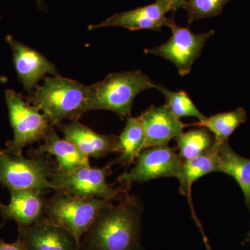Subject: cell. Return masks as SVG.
I'll list each match as a JSON object with an SVG mask.
<instances>
[{"label": "cell", "instance_id": "15", "mask_svg": "<svg viewBox=\"0 0 250 250\" xmlns=\"http://www.w3.org/2000/svg\"><path fill=\"white\" fill-rule=\"evenodd\" d=\"M9 205L0 202V214L4 220H14L18 228L30 226L44 217L45 201L42 192L34 189L10 190Z\"/></svg>", "mask_w": 250, "mask_h": 250}, {"label": "cell", "instance_id": "24", "mask_svg": "<svg viewBox=\"0 0 250 250\" xmlns=\"http://www.w3.org/2000/svg\"><path fill=\"white\" fill-rule=\"evenodd\" d=\"M0 250H25V249L18 239L12 243H6L2 240H0Z\"/></svg>", "mask_w": 250, "mask_h": 250}, {"label": "cell", "instance_id": "1", "mask_svg": "<svg viewBox=\"0 0 250 250\" xmlns=\"http://www.w3.org/2000/svg\"><path fill=\"white\" fill-rule=\"evenodd\" d=\"M141 208L136 197L104 207L82 237L80 250H139Z\"/></svg>", "mask_w": 250, "mask_h": 250}, {"label": "cell", "instance_id": "16", "mask_svg": "<svg viewBox=\"0 0 250 250\" xmlns=\"http://www.w3.org/2000/svg\"><path fill=\"white\" fill-rule=\"evenodd\" d=\"M218 146L214 142L209 149L206 150L200 155L190 160L184 161L182 170L177 177L180 184L179 191L182 195H186L188 197L192 217L195 219L197 226L200 229L207 248L209 247L208 241L192 207L191 188L192 184L196 182L197 179L211 172H218Z\"/></svg>", "mask_w": 250, "mask_h": 250}, {"label": "cell", "instance_id": "10", "mask_svg": "<svg viewBox=\"0 0 250 250\" xmlns=\"http://www.w3.org/2000/svg\"><path fill=\"white\" fill-rule=\"evenodd\" d=\"M169 11L172 10L168 0H156L152 4L113 15L100 24L90 25L88 29L117 27L132 31L141 29L160 31L164 26L168 27L174 18L166 16Z\"/></svg>", "mask_w": 250, "mask_h": 250}, {"label": "cell", "instance_id": "12", "mask_svg": "<svg viewBox=\"0 0 250 250\" xmlns=\"http://www.w3.org/2000/svg\"><path fill=\"white\" fill-rule=\"evenodd\" d=\"M18 240L25 250H80L74 237L45 218L18 228Z\"/></svg>", "mask_w": 250, "mask_h": 250}, {"label": "cell", "instance_id": "22", "mask_svg": "<svg viewBox=\"0 0 250 250\" xmlns=\"http://www.w3.org/2000/svg\"><path fill=\"white\" fill-rule=\"evenodd\" d=\"M154 88L165 96L166 106L179 119L186 117H192L197 118L199 121H202L207 118L199 111L186 92L171 91L162 85L156 84Z\"/></svg>", "mask_w": 250, "mask_h": 250}, {"label": "cell", "instance_id": "26", "mask_svg": "<svg viewBox=\"0 0 250 250\" xmlns=\"http://www.w3.org/2000/svg\"><path fill=\"white\" fill-rule=\"evenodd\" d=\"M36 1L37 2L39 9L46 11L47 7H46L45 0H36Z\"/></svg>", "mask_w": 250, "mask_h": 250}, {"label": "cell", "instance_id": "23", "mask_svg": "<svg viewBox=\"0 0 250 250\" xmlns=\"http://www.w3.org/2000/svg\"><path fill=\"white\" fill-rule=\"evenodd\" d=\"M229 0H188L185 9L188 12V22L203 18L217 16L223 12Z\"/></svg>", "mask_w": 250, "mask_h": 250}, {"label": "cell", "instance_id": "17", "mask_svg": "<svg viewBox=\"0 0 250 250\" xmlns=\"http://www.w3.org/2000/svg\"><path fill=\"white\" fill-rule=\"evenodd\" d=\"M36 156L49 154L55 156L58 162L57 169L63 172H71L82 167L90 166L89 158L82 154L71 142L59 137L54 126L49 130L44 143L32 151Z\"/></svg>", "mask_w": 250, "mask_h": 250}, {"label": "cell", "instance_id": "2", "mask_svg": "<svg viewBox=\"0 0 250 250\" xmlns=\"http://www.w3.org/2000/svg\"><path fill=\"white\" fill-rule=\"evenodd\" d=\"M26 100L39 108L52 126H57L65 120L77 121L90 111L89 85L59 75L47 77Z\"/></svg>", "mask_w": 250, "mask_h": 250}, {"label": "cell", "instance_id": "11", "mask_svg": "<svg viewBox=\"0 0 250 250\" xmlns=\"http://www.w3.org/2000/svg\"><path fill=\"white\" fill-rule=\"evenodd\" d=\"M6 41L11 47L15 68L20 82L26 91L31 92L47 75L59 76L55 65L40 52L7 36Z\"/></svg>", "mask_w": 250, "mask_h": 250}, {"label": "cell", "instance_id": "14", "mask_svg": "<svg viewBox=\"0 0 250 250\" xmlns=\"http://www.w3.org/2000/svg\"><path fill=\"white\" fill-rule=\"evenodd\" d=\"M145 132L143 150L156 146H166L171 139L183 133L187 125L177 118L166 104L152 106L140 116Z\"/></svg>", "mask_w": 250, "mask_h": 250}, {"label": "cell", "instance_id": "13", "mask_svg": "<svg viewBox=\"0 0 250 250\" xmlns=\"http://www.w3.org/2000/svg\"><path fill=\"white\" fill-rule=\"evenodd\" d=\"M64 139L73 143L87 157H104L111 152H120L119 140L115 135L99 134L77 121L57 125Z\"/></svg>", "mask_w": 250, "mask_h": 250}, {"label": "cell", "instance_id": "19", "mask_svg": "<svg viewBox=\"0 0 250 250\" xmlns=\"http://www.w3.org/2000/svg\"><path fill=\"white\" fill-rule=\"evenodd\" d=\"M121 155L113 164L129 166L136 159L143 150L145 142V132L140 116L127 118L124 130L118 137Z\"/></svg>", "mask_w": 250, "mask_h": 250}, {"label": "cell", "instance_id": "4", "mask_svg": "<svg viewBox=\"0 0 250 250\" xmlns=\"http://www.w3.org/2000/svg\"><path fill=\"white\" fill-rule=\"evenodd\" d=\"M55 192L53 196L45 201L44 217L68 231L80 248L82 237L100 210L111 204V200L75 196L63 190Z\"/></svg>", "mask_w": 250, "mask_h": 250}, {"label": "cell", "instance_id": "3", "mask_svg": "<svg viewBox=\"0 0 250 250\" xmlns=\"http://www.w3.org/2000/svg\"><path fill=\"white\" fill-rule=\"evenodd\" d=\"M155 85L139 70L109 74L101 82L89 85L90 111L106 110L121 119L129 118L135 98Z\"/></svg>", "mask_w": 250, "mask_h": 250}, {"label": "cell", "instance_id": "7", "mask_svg": "<svg viewBox=\"0 0 250 250\" xmlns=\"http://www.w3.org/2000/svg\"><path fill=\"white\" fill-rule=\"evenodd\" d=\"M168 27L172 31L170 39L157 47L146 49L145 52L169 61L177 67L181 76H185L190 73L194 62L215 31L195 34L188 28L177 26L174 18Z\"/></svg>", "mask_w": 250, "mask_h": 250}, {"label": "cell", "instance_id": "5", "mask_svg": "<svg viewBox=\"0 0 250 250\" xmlns=\"http://www.w3.org/2000/svg\"><path fill=\"white\" fill-rule=\"evenodd\" d=\"M5 99L14 139L7 143V148L4 151L22 154L26 146L44 140L52 125L47 117L21 93L14 90H6Z\"/></svg>", "mask_w": 250, "mask_h": 250}, {"label": "cell", "instance_id": "6", "mask_svg": "<svg viewBox=\"0 0 250 250\" xmlns=\"http://www.w3.org/2000/svg\"><path fill=\"white\" fill-rule=\"evenodd\" d=\"M54 169L44 158L26 159L22 154L0 151V184L10 190L58 191L60 190L50 182Z\"/></svg>", "mask_w": 250, "mask_h": 250}, {"label": "cell", "instance_id": "8", "mask_svg": "<svg viewBox=\"0 0 250 250\" xmlns=\"http://www.w3.org/2000/svg\"><path fill=\"white\" fill-rule=\"evenodd\" d=\"M111 174V166L93 168L82 167L71 172H63L55 168L50 182L59 190L81 197H98L112 200L123 191L108 184L107 177Z\"/></svg>", "mask_w": 250, "mask_h": 250}, {"label": "cell", "instance_id": "21", "mask_svg": "<svg viewBox=\"0 0 250 250\" xmlns=\"http://www.w3.org/2000/svg\"><path fill=\"white\" fill-rule=\"evenodd\" d=\"M179 156L184 161L190 160L209 149L214 143V136L206 128L190 130L175 138Z\"/></svg>", "mask_w": 250, "mask_h": 250}, {"label": "cell", "instance_id": "18", "mask_svg": "<svg viewBox=\"0 0 250 250\" xmlns=\"http://www.w3.org/2000/svg\"><path fill=\"white\" fill-rule=\"evenodd\" d=\"M217 144L218 146V172L231 176L238 182L244 194L250 215V159L235 152L228 142ZM250 240V230L246 241Z\"/></svg>", "mask_w": 250, "mask_h": 250}, {"label": "cell", "instance_id": "9", "mask_svg": "<svg viewBox=\"0 0 250 250\" xmlns=\"http://www.w3.org/2000/svg\"><path fill=\"white\" fill-rule=\"evenodd\" d=\"M184 161L177 154L176 148L167 145L147 148L139 153L134 167L120 175L118 181L130 184L132 182L143 183L161 177L177 179Z\"/></svg>", "mask_w": 250, "mask_h": 250}, {"label": "cell", "instance_id": "20", "mask_svg": "<svg viewBox=\"0 0 250 250\" xmlns=\"http://www.w3.org/2000/svg\"><path fill=\"white\" fill-rule=\"evenodd\" d=\"M247 113L243 108L239 107L232 111L218 113L207 117L204 121H199L192 125L206 128L214 136L215 143L228 142L231 135L237 128L246 123Z\"/></svg>", "mask_w": 250, "mask_h": 250}, {"label": "cell", "instance_id": "27", "mask_svg": "<svg viewBox=\"0 0 250 250\" xmlns=\"http://www.w3.org/2000/svg\"><path fill=\"white\" fill-rule=\"evenodd\" d=\"M8 79L7 77L5 76H0V83H6L7 82Z\"/></svg>", "mask_w": 250, "mask_h": 250}, {"label": "cell", "instance_id": "25", "mask_svg": "<svg viewBox=\"0 0 250 250\" xmlns=\"http://www.w3.org/2000/svg\"><path fill=\"white\" fill-rule=\"evenodd\" d=\"M171 4V10L173 12H175L177 9L184 8L185 9L188 0H168Z\"/></svg>", "mask_w": 250, "mask_h": 250}]
</instances>
